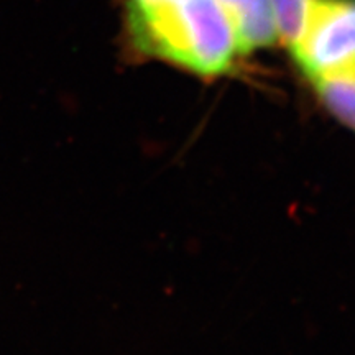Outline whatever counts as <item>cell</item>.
Here are the masks:
<instances>
[{"instance_id": "obj_1", "label": "cell", "mask_w": 355, "mask_h": 355, "mask_svg": "<svg viewBox=\"0 0 355 355\" xmlns=\"http://www.w3.org/2000/svg\"><path fill=\"white\" fill-rule=\"evenodd\" d=\"M125 17L137 50L199 76H222L245 55L217 0H125Z\"/></svg>"}, {"instance_id": "obj_5", "label": "cell", "mask_w": 355, "mask_h": 355, "mask_svg": "<svg viewBox=\"0 0 355 355\" xmlns=\"http://www.w3.org/2000/svg\"><path fill=\"white\" fill-rule=\"evenodd\" d=\"M313 0H268L278 38L293 46L300 38Z\"/></svg>"}, {"instance_id": "obj_4", "label": "cell", "mask_w": 355, "mask_h": 355, "mask_svg": "<svg viewBox=\"0 0 355 355\" xmlns=\"http://www.w3.org/2000/svg\"><path fill=\"white\" fill-rule=\"evenodd\" d=\"M313 84L332 117L355 133V78L322 79Z\"/></svg>"}, {"instance_id": "obj_2", "label": "cell", "mask_w": 355, "mask_h": 355, "mask_svg": "<svg viewBox=\"0 0 355 355\" xmlns=\"http://www.w3.org/2000/svg\"><path fill=\"white\" fill-rule=\"evenodd\" d=\"M291 53L311 83L355 78V0H313Z\"/></svg>"}, {"instance_id": "obj_3", "label": "cell", "mask_w": 355, "mask_h": 355, "mask_svg": "<svg viewBox=\"0 0 355 355\" xmlns=\"http://www.w3.org/2000/svg\"><path fill=\"white\" fill-rule=\"evenodd\" d=\"M234 25L243 53L266 48L278 42L268 0H217Z\"/></svg>"}]
</instances>
